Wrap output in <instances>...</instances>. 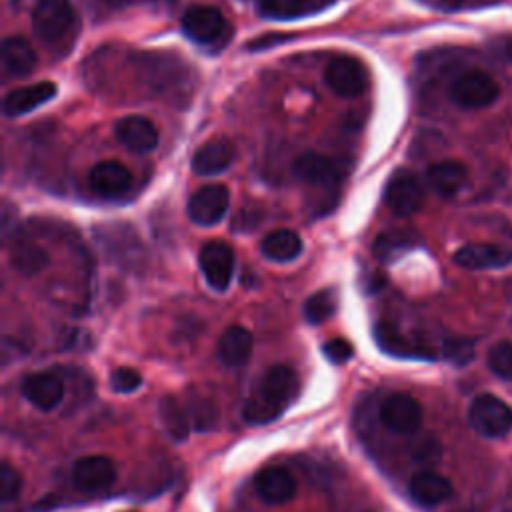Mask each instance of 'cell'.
Here are the masks:
<instances>
[{
  "label": "cell",
  "mask_w": 512,
  "mask_h": 512,
  "mask_svg": "<svg viewBox=\"0 0 512 512\" xmlns=\"http://www.w3.org/2000/svg\"><path fill=\"white\" fill-rule=\"evenodd\" d=\"M298 392L300 378L290 366H270L246 398L242 416L248 424H268L282 416V412L296 400Z\"/></svg>",
  "instance_id": "cell-1"
},
{
  "label": "cell",
  "mask_w": 512,
  "mask_h": 512,
  "mask_svg": "<svg viewBox=\"0 0 512 512\" xmlns=\"http://www.w3.org/2000/svg\"><path fill=\"white\" fill-rule=\"evenodd\" d=\"M140 72L150 90L166 98L174 106H184L192 96L190 68L172 54H142Z\"/></svg>",
  "instance_id": "cell-2"
},
{
  "label": "cell",
  "mask_w": 512,
  "mask_h": 512,
  "mask_svg": "<svg viewBox=\"0 0 512 512\" xmlns=\"http://www.w3.org/2000/svg\"><path fill=\"white\" fill-rule=\"evenodd\" d=\"M500 96L498 82L482 72V70H468L452 80L448 86V98L454 106L464 110H478L490 106Z\"/></svg>",
  "instance_id": "cell-3"
},
{
  "label": "cell",
  "mask_w": 512,
  "mask_h": 512,
  "mask_svg": "<svg viewBox=\"0 0 512 512\" xmlns=\"http://www.w3.org/2000/svg\"><path fill=\"white\" fill-rule=\"evenodd\" d=\"M470 426L486 438H500L512 430V408L494 394H478L468 408Z\"/></svg>",
  "instance_id": "cell-4"
},
{
  "label": "cell",
  "mask_w": 512,
  "mask_h": 512,
  "mask_svg": "<svg viewBox=\"0 0 512 512\" xmlns=\"http://www.w3.org/2000/svg\"><path fill=\"white\" fill-rule=\"evenodd\" d=\"M76 22L70 0H36L32 8V28L42 42H58Z\"/></svg>",
  "instance_id": "cell-5"
},
{
  "label": "cell",
  "mask_w": 512,
  "mask_h": 512,
  "mask_svg": "<svg viewBox=\"0 0 512 512\" xmlns=\"http://www.w3.org/2000/svg\"><path fill=\"white\" fill-rule=\"evenodd\" d=\"M328 88L340 98H356L368 88V70L354 56H338L324 70Z\"/></svg>",
  "instance_id": "cell-6"
},
{
  "label": "cell",
  "mask_w": 512,
  "mask_h": 512,
  "mask_svg": "<svg viewBox=\"0 0 512 512\" xmlns=\"http://www.w3.org/2000/svg\"><path fill=\"white\" fill-rule=\"evenodd\" d=\"M384 202L396 216H410L418 212L424 204V186L420 178L406 168L396 170L386 184Z\"/></svg>",
  "instance_id": "cell-7"
},
{
  "label": "cell",
  "mask_w": 512,
  "mask_h": 512,
  "mask_svg": "<svg viewBox=\"0 0 512 512\" xmlns=\"http://www.w3.org/2000/svg\"><path fill=\"white\" fill-rule=\"evenodd\" d=\"M230 206V190L224 184L198 188L188 200V218L198 226L218 224Z\"/></svg>",
  "instance_id": "cell-8"
},
{
  "label": "cell",
  "mask_w": 512,
  "mask_h": 512,
  "mask_svg": "<svg viewBox=\"0 0 512 512\" xmlns=\"http://www.w3.org/2000/svg\"><path fill=\"white\" fill-rule=\"evenodd\" d=\"M380 420L390 432L412 434L422 424V406L414 396L396 392L382 402Z\"/></svg>",
  "instance_id": "cell-9"
},
{
  "label": "cell",
  "mask_w": 512,
  "mask_h": 512,
  "mask_svg": "<svg viewBox=\"0 0 512 512\" xmlns=\"http://www.w3.org/2000/svg\"><path fill=\"white\" fill-rule=\"evenodd\" d=\"M198 262L206 282L214 290L224 292L230 286V280L234 274V252L226 242L222 240L206 242L200 250Z\"/></svg>",
  "instance_id": "cell-10"
},
{
  "label": "cell",
  "mask_w": 512,
  "mask_h": 512,
  "mask_svg": "<svg viewBox=\"0 0 512 512\" xmlns=\"http://www.w3.org/2000/svg\"><path fill=\"white\" fill-rule=\"evenodd\" d=\"M180 26L190 40L198 44H212L224 34L226 18L214 6H192L184 12Z\"/></svg>",
  "instance_id": "cell-11"
},
{
  "label": "cell",
  "mask_w": 512,
  "mask_h": 512,
  "mask_svg": "<svg viewBox=\"0 0 512 512\" xmlns=\"http://www.w3.org/2000/svg\"><path fill=\"white\" fill-rule=\"evenodd\" d=\"M20 390L32 406L50 412L64 398V380L54 372H34L22 380Z\"/></svg>",
  "instance_id": "cell-12"
},
{
  "label": "cell",
  "mask_w": 512,
  "mask_h": 512,
  "mask_svg": "<svg viewBox=\"0 0 512 512\" xmlns=\"http://www.w3.org/2000/svg\"><path fill=\"white\" fill-rule=\"evenodd\" d=\"M454 262L468 270H492L504 268L512 264V248L502 244H488V242H474L464 244L456 250Z\"/></svg>",
  "instance_id": "cell-13"
},
{
  "label": "cell",
  "mask_w": 512,
  "mask_h": 512,
  "mask_svg": "<svg viewBox=\"0 0 512 512\" xmlns=\"http://www.w3.org/2000/svg\"><path fill=\"white\" fill-rule=\"evenodd\" d=\"M72 480L82 492H100L116 480V466L108 456H84L76 460Z\"/></svg>",
  "instance_id": "cell-14"
},
{
  "label": "cell",
  "mask_w": 512,
  "mask_h": 512,
  "mask_svg": "<svg viewBox=\"0 0 512 512\" xmlns=\"http://www.w3.org/2000/svg\"><path fill=\"white\" fill-rule=\"evenodd\" d=\"M56 96V84L50 80H42L30 86H22L16 88L12 92H8L2 100V112L8 118H16L22 114H28L32 110H36L38 106L46 104L48 100H52Z\"/></svg>",
  "instance_id": "cell-15"
},
{
  "label": "cell",
  "mask_w": 512,
  "mask_h": 512,
  "mask_svg": "<svg viewBox=\"0 0 512 512\" xmlns=\"http://www.w3.org/2000/svg\"><path fill=\"white\" fill-rule=\"evenodd\" d=\"M90 186L98 196L118 198L132 186L130 170L116 160H102L90 170Z\"/></svg>",
  "instance_id": "cell-16"
},
{
  "label": "cell",
  "mask_w": 512,
  "mask_h": 512,
  "mask_svg": "<svg viewBox=\"0 0 512 512\" xmlns=\"http://www.w3.org/2000/svg\"><path fill=\"white\" fill-rule=\"evenodd\" d=\"M254 488L266 504L278 506L294 498L296 480L288 470L280 466H268L254 476Z\"/></svg>",
  "instance_id": "cell-17"
},
{
  "label": "cell",
  "mask_w": 512,
  "mask_h": 512,
  "mask_svg": "<svg viewBox=\"0 0 512 512\" xmlns=\"http://www.w3.org/2000/svg\"><path fill=\"white\" fill-rule=\"evenodd\" d=\"M114 136L120 144L134 152H150L158 146V130L144 116L120 118L114 126Z\"/></svg>",
  "instance_id": "cell-18"
},
{
  "label": "cell",
  "mask_w": 512,
  "mask_h": 512,
  "mask_svg": "<svg viewBox=\"0 0 512 512\" xmlns=\"http://www.w3.org/2000/svg\"><path fill=\"white\" fill-rule=\"evenodd\" d=\"M236 156V148L226 138H214L202 144L192 156V170L198 176H214L224 172Z\"/></svg>",
  "instance_id": "cell-19"
},
{
  "label": "cell",
  "mask_w": 512,
  "mask_h": 512,
  "mask_svg": "<svg viewBox=\"0 0 512 512\" xmlns=\"http://www.w3.org/2000/svg\"><path fill=\"white\" fill-rule=\"evenodd\" d=\"M408 490H410V496L414 498V502H418L424 508H434L452 496L450 480L432 470L416 472L410 478Z\"/></svg>",
  "instance_id": "cell-20"
},
{
  "label": "cell",
  "mask_w": 512,
  "mask_h": 512,
  "mask_svg": "<svg viewBox=\"0 0 512 512\" xmlns=\"http://www.w3.org/2000/svg\"><path fill=\"white\" fill-rule=\"evenodd\" d=\"M428 184L430 188L438 194V196H444V198H450L454 194H458L466 180H468V170L462 162L458 160H452V158H446V160H440V162H434L430 168H428Z\"/></svg>",
  "instance_id": "cell-21"
},
{
  "label": "cell",
  "mask_w": 512,
  "mask_h": 512,
  "mask_svg": "<svg viewBox=\"0 0 512 512\" xmlns=\"http://www.w3.org/2000/svg\"><path fill=\"white\" fill-rule=\"evenodd\" d=\"M0 60L6 76H14V78L28 76L36 68V52L28 44V40L20 36L4 38L0 48Z\"/></svg>",
  "instance_id": "cell-22"
},
{
  "label": "cell",
  "mask_w": 512,
  "mask_h": 512,
  "mask_svg": "<svg viewBox=\"0 0 512 512\" xmlns=\"http://www.w3.org/2000/svg\"><path fill=\"white\" fill-rule=\"evenodd\" d=\"M10 262L14 270H18L22 276H34L46 268L48 254L32 238L24 234H14V240L10 244Z\"/></svg>",
  "instance_id": "cell-23"
},
{
  "label": "cell",
  "mask_w": 512,
  "mask_h": 512,
  "mask_svg": "<svg viewBox=\"0 0 512 512\" xmlns=\"http://www.w3.org/2000/svg\"><path fill=\"white\" fill-rule=\"evenodd\" d=\"M292 172L308 184H332L338 180V164L316 152L300 154L292 164Z\"/></svg>",
  "instance_id": "cell-24"
},
{
  "label": "cell",
  "mask_w": 512,
  "mask_h": 512,
  "mask_svg": "<svg viewBox=\"0 0 512 512\" xmlns=\"http://www.w3.org/2000/svg\"><path fill=\"white\" fill-rule=\"evenodd\" d=\"M254 338L244 326H230L218 340V356L226 366H242L252 354Z\"/></svg>",
  "instance_id": "cell-25"
},
{
  "label": "cell",
  "mask_w": 512,
  "mask_h": 512,
  "mask_svg": "<svg viewBox=\"0 0 512 512\" xmlns=\"http://www.w3.org/2000/svg\"><path fill=\"white\" fill-rule=\"evenodd\" d=\"M158 416L160 422L166 430V434L174 440V442H184L190 436L192 430V422H190V414L186 410V404H182L176 396L166 394L160 404H158Z\"/></svg>",
  "instance_id": "cell-26"
},
{
  "label": "cell",
  "mask_w": 512,
  "mask_h": 512,
  "mask_svg": "<svg viewBox=\"0 0 512 512\" xmlns=\"http://www.w3.org/2000/svg\"><path fill=\"white\" fill-rule=\"evenodd\" d=\"M302 248L300 236L288 228L270 232L260 244L262 254L272 262H290L302 254Z\"/></svg>",
  "instance_id": "cell-27"
},
{
  "label": "cell",
  "mask_w": 512,
  "mask_h": 512,
  "mask_svg": "<svg viewBox=\"0 0 512 512\" xmlns=\"http://www.w3.org/2000/svg\"><path fill=\"white\" fill-rule=\"evenodd\" d=\"M186 410L190 414V422L192 428L198 432H210L218 426L220 420V412L214 400H210L208 396L196 392V390H188V398H186Z\"/></svg>",
  "instance_id": "cell-28"
},
{
  "label": "cell",
  "mask_w": 512,
  "mask_h": 512,
  "mask_svg": "<svg viewBox=\"0 0 512 512\" xmlns=\"http://www.w3.org/2000/svg\"><path fill=\"white\" fill-rule=\"evenodd\" d=\"M338 300H336V292L332 288H324L314 292L302 308V314L306 318L308 324H322L326 322L334 312H336Z\"/></svg>",
  "instance_id": "cell-29"
},
{
  "label": "cell",
  "mask_w": 512,
  "mask_h": 512,
  "mask_svg": "<svg viewBox=\"0 0 512 512\" xmlns=\"http://www.w3.org/2000/svg\"><path fill=\"white\" fill-rule=\"evenodd\" d=\"M310 0H260V14L266 18L288 20L306 14Z\"/></svg>",
  "instance_id": "cell-30"
},
{
  "label": "cell",
  "mask_w": 512,
  "mask_h": 512,
  "mask_svg": "<svg viewBox=\"0 0 512 512\" xmlns=\"http://www.w3.org/2000/svg\"><path fill=\"white\" fill-rule=\"evenodd\" d=\"M488 368L502 380L512 382V342H496L488 350Z\"/></svg>",
  "instance_id": "cell-31"
},
{
  "label": "cell",
  "mask_w": 512,
  "mask_h": 512,
  "mask_svg": "<svg viewBox=\"0 0 512 512\" xmlns=\"http://www.w3.org/2000/svg\"><path fill=\"white\" fill-rule=\"evenodd\" d=\"M142 386V374L130 366H120L110 372V388L118 394L134 392Z\"/></svg>",
  "instance_id": "cell-32"
},
{
  "label": "cell",
  "mask_w": 512,
  "mask_h": 512,
  "mask_svg": "<svg viewBox=\"0 0 512 512\" xmlns=\"http://www.w3.org/2000/svg\"><path fill=\"white\" fill-rule=\"evenodd\" d=\"M22 490V476L8 462L0 464V500L4 504L16 500Z\"/></svg>",
  "instance_id": "cell-33"
},
{
  "label": "cell",
  "mask_w": 512,
  "mask_h": 512,
  "mask_svg": "<svg viewBox=\"0 0 512 512\" xmlns=\"http://www.w3.org/2000/svg\"><path fill=\"white\" fill-rule=\"evenodd\" d=\"M444 356L454 364H466L474 356V346L466 338H452L444 344Z\"/></svg>",
  "instance_id": "cell-34"
},
{
  "label": "cell",
  "mask_w": 512,
  "mask_h": 512,
  "mask_svg": "<svg viewBox=\"0 0 512 512\" xmlns=\"http://www.w3.org/2000/svg\"><path fill=\"white\" fill-rule=\"evenodd\" d=\"M322 352H324V356H326L332 364H344V362H348V360L352 358L354 348H352V344H350L348 340H344V338H332V340H328V342L322 346Z\"/></svg>",
  "instance_id": "cell-35"
},
{
  "label": "cell",
  "mask_w": 512,
  "mask_h": 512,
  "mask_svg": "<svg viewBox=\"0 0 512 512\" xmlns=\"http://www.w3.org/2000/svg\"><path fill=\"white\" fill-rule=\"evenodd\" d=\"M408 246V242L404 240L402 234H382L376 244H374V252L380 258H390L392 254H396L400 248Z\"/></svg>",
  "instance_id": "cell-36"
},
{
  "label": "cell",
  "mask_w": 512,
  "mask_h": 512,
  "mask_svg": "<svg viewBox=\"0 0 512 512\" xmlns=\"http://www.w3.org/2000/svg\"><path fill=\"white\" fill-rule=\"evenodd\" d=\"M420 2L436 10H458L464 0H420Z\"/></svg>",
  "instance_id": "cell-37"
},
{
  "label": "cell",
  "mask_w": 512,
  "mask_h": 512,
  "mask_svg": "<svg viewBox=\"0 0 512 512\" xmlns=\"http://www.w3.org/2000/svg\"><path fill=\"white\" fill-rule=\"evenodd\" d=\"M500 54L506 60H512V38H502L500 40Z\"/></svg>",
  "instance_id": "cell-38"
},
{
  "label": "cell",
  "mask_w": 512,
  "mask_h": 512,
  "mask_svg": "<svg viewBox=\"0 0 512 512\" xmlns=\"http://www.w3.org/2000/svg\"><path fill=\"white\" fill-rule=\"evenodd\" d=\"M100 2L106 4V6H110V8H122V6L130 4L132 0H100Z\"/></svg>",
  "instance_id": "cell-39"
},
{
  "label": "cell",
  "mask_w": 512,
  "mask_h": 512,
  "mask_svg": "<svg viewBox=\"0 0 512 512\" xmlns=\"http://www.w3.org/2000/svg\"><path fill=\"white\" fill-rule=\"evenodd\" d=\"M126 512H136V510H126Z\"/></svg>",
  "instance_id": "cell-40"
},
{
  "label": "cell",
  "mask_w": 512,
  "mask_h": 512,
  "mask_svg": "<svg viewBox=\"0 0 512 512\" xmlns=\"http://www.w3.org/2000/svg\"><path fill=\"white\" fill-rule=\"evenodd\" d=\"M508 512H512V510H508Z\"/></svg>",
  "instance_id": "cell-41"
}]
</instances>
